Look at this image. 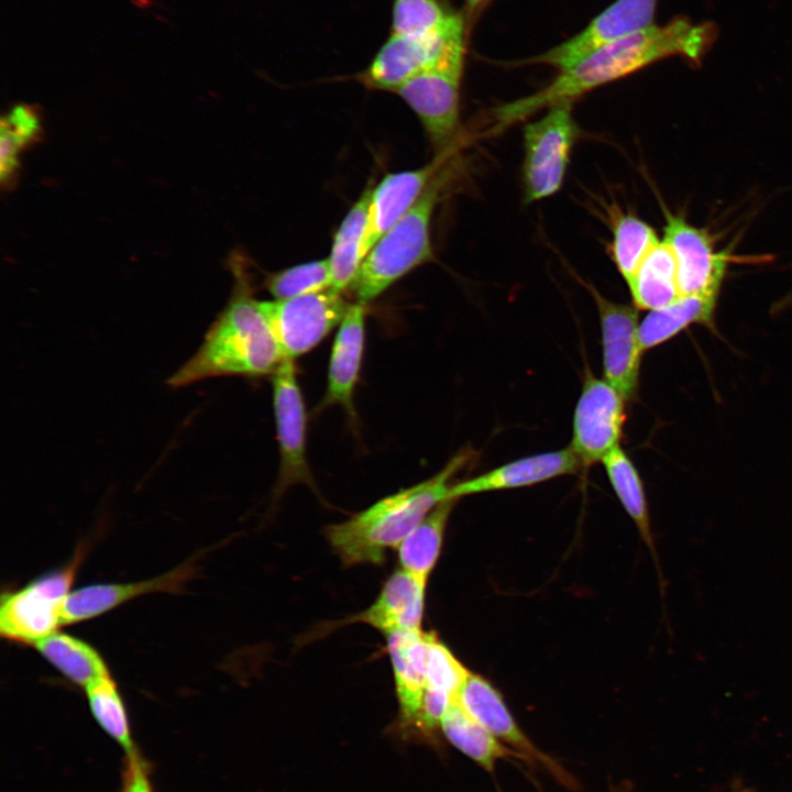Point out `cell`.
Returning <instances> with one entry per match:
<instances>
[{"mask_svg":"<svg viewBox=\"0 0 792 792\" xmlns=\"http://www.w3.org/2000/svg\"><path fill=\"white\" fill-rule=\"evenodd\" d=\"M718 28L712 21L692 23L675 18L604 45L560 74L546 87L494 110L492 133L528 116L572 101L602 85L628 76L663 58L679 55L697 65L712 48Z\"/></svg>","mask_w":792,"mask_h":792,"instance_id":"obj_1","label":"cell"},{"mask_svg":"<svg viewBox=\"0 0 792 792\" xmlns=\"http://www.w3.org/2000/svg\"><path fill=\"white\" fill-rule=\"evenodd\" d=\"M233 294L197 352L167 381L182 387L226 375H273L286 360L248 280L235 264Z\"/></svg>","mask_w":792,"mask_h":792,"instance_id":"obj_2","label":"cell"},{"mask_svg":"<svg viewBox=\"0 0 792 792\" xmlns=\"http://www.w3.org/2000/svg\"><path fill=\"white\" fill-rule=\"evenodd\" d=\"M475 452L459 451L436 475L388 495L351 518L330 525L326 537L343 565L382 564L386 551L402 541L440 503L451 499L454 474Z\"/></svg>","mask_w":792,"mask_h":792,"instance_id":"obj_3","label":"cell"},{"mask_svg":"<svg viewBox=\"0 0 792 792\" xmlns=\"http://www.w3.org/2000/svg\"><path fill=\"white\" fill-rule=\"evenodd\" d=\"M450 176L449 166L439 170L416 204L364 256L351 285L356 302L373 301L399 278L431 260V217Z\"/></svg>","mask_w":792,"mask_h":792,"instance_id":"obj_4","label":"cell"},{"mask_svg":"<svg viewBox=\"0 0 792 792\" xmlns=\"http://www.w3.org/2000/svg\"><path fill=\"white\" fill-rule=\"evenodd\" d=\"M85 553L84 546H79L66 564L41 574L20 588L2 593V638L33 646L63 626L64 603Z\"/></svg>","mask_w":792,"mask_h":792,"instance_id":"obj_5","label":"cell"},{"mask_svg":"<svg viewBox=\"0 0 792 792\" xmlns=\"http://www.w3.org/2000/svg\"><path fill=\"white\" fill-rule=\"evenodd\" d=\"M464 56L465 40L451 45L435 65L394 91L418 116L438 152L455 141Z\"/></svg>","mask_w":792,"mask_h":792,"instance_id":"obj_6","label":"cell"},{"mask_svg":"<svg viewBox=\"0 0 792 792\" xmlns=\"http://www.w3.org/2000/svg\"><path fill=\"white\" fill-rule=\"evenodd\" d=\"M579 130L572 101L548 108L524 128L522 184L526 202L554 195L562 186Z\"/></svg>","mask_w":792,"mask_h":792,"instance_id":"obj_7","label":"cell"},{"mask_svg":"<svg viewBox=\"0 0 792 792\" xmlns=\"http://www.w3.org/2000/svg\"><path fill=\"white\" fill-rule=\"evenodd\" d=\"M279 348L288 360L309 352L344 318L350 304L332 288L283 300H261Z\"/></svg>","mask_w":792,"mask_h":792,"instance_id":"obj_8","label":"cell"},{"mask_svg":"<svg viewBox=\"0 0 792 792\" xmlns=\"http://www.w3.org/2000/svg\"><path fill=\"white\" fill-rule=\"evenodd\" d=\"M272 387L280 454L274 494L279 496L295 484H306L316 490L306 452L307 413L294 360L286 359L275 371Z\"/></svg>","mask_w":792,"mask_h":792,"instance_id":"obj_9","label":"cell"},{"mask_svg":"<svg viewBox=\"0 0 792 792\" xmlns=\"http://www.w3.org/2000/svg\"><path fill=\"white\" fill-rule=\"evenodd\" d=\"M625 402L608 382L597 378L591 369H585L570 444L582 466L602 461L619 446L626 420Z\"/></svg>","mask_w":792,"mask_h":792,"instance_id":"obj_10","label":"cell"},{"mask_svg":"<svg viewBox=\"0 0 792 792\" xmlns=\"http://www.w3.org/2000/svg\"><path fill=\"white\" fill-rule=\"evenodd\" d=\"M585 286L598 310L604 378L625 400H632L638 393L639 371L644 353L638 338L637 308L606 299L588 283Z\"/></svg>","mask_w":792,"mask_h":792,"instance_id":"obj_11","label":"cell"},{"mask_svg":"<svg viewBox=\"0 0 792 792\" xmlns=\"http://www.w3.org/2000/svg\"><path fill=\"white\" fill-rule=\"evenodd\" d=\"M465 40V24L427 37L391 34L356 79L370 89L395 91L435 65L454 43Z\"/></svg>","mask_w":792,"mask_h":792,"instance_id":"obj_12","label":"cell"},{"mask_svg":"<svg viewBox=\"0 0 792 792\" xmlns=\"http://www.w3.org/2000/svg\"><path fill=\"white\" fill-rule=\"evenodd\" d=\"M657 0H616L580 33L532 58L568 69L597 48L653 25Z\"/></svg>","mask_w":792,"mask_h":792,"instance_id":"obj_13","label":"cell"},{"mask_svg":"<svg viewBox=\"0 0 792 792\" xmlns=\"http://www.w3.org/2000/svg\"><path fill=\"white\" fill-rule=\"evenodd\" d=\"M663 241L671 249L678 268L681 296L717 295L727 267V255L717 252L704 229L664 209Z\"/></svg>","mask_w":792,"mask_h":792,"instance_id":"obj_14","label":"cell"},{"mask_svg":"<svg viewBox=\"0 0 792 792\" xmlns=\"http://www.w3.org/2000/svg\"><path fill=\"white\" fill-rule=\"evenodd\" d=\"M454 146L439 153L432 162L413 170L386 175L372 189L361 260L374 244L416 204L431 179L451 157Z\"/></svg>","mask_w":792,"mask_h":792,"instance_id":"obj_15","label":"cell"},{"mask_svg":"<svg viewBox=\"0 0 792 792\" xmlns=\"http://www.w3.org/2000/svg\"><path fill=\"white\" fill-rule=\"evenodd\" d=\"M454 702L472 719L498 740L521 754L528 761L541 762L563 781L568 778L564 771L522 733L502 695L484 678L471 672L457 693Z\"/></svg>","mask_w":792,"mask_h":792,"instance_id":"obj_16","label":"cell"},{"mask_svg":"<svg viewBox=\"0 0 792 792\" xmlns=\"http://www.w3.org/2000/svg\"><path fill=\"white\" fill-rule=\"evenodd\" d=\"M194 574V563H185L160 576L130 583H96L72 591L63 607V625L90 619L119 605L152 592L177 593Z\"/></svg>","mask_w":792,"mask_h":792,"instance_id":"obj_17","label":"cell"},{"mask_svg":"<svg viewBox=\"0 0 792 792\" xmlns=\"http://www.w3.org/2000/svg\"><path fill=\"white\" fill-rule=\"evenodd\" d=\"M581 468L580 459L570 447L529 455L453 484L450 498L458 501L471 494L530 486L562 475L574 474Z\"/></svg>","mask_w":792,"mask_h":792,"instance_id":"obj_18","label":"cell"},{"mask_svg":"<svg viewBox=\"0 0 792 792\" xmlns=\"http://www.w3.org/2000/svg\"><path fill=\"white\" fill-rule=\"evenodd\" d=\"M426 585L427 582L400 568L389 575L369 608L337 624L362 623L385 635L397 630L421 629Z\"/></svg>","mask_w":792,"mask_h":792,"instance_id":"obj_19","label":"cell"},{"mask_svg":"<svg viewBox=\"0 0 792 792\" xmlns=\"http://www.w3.org/2000/svg\"><path fill=\"white\" fill-rule=\"evenodd\" d=\"M364 340L365 305L355 302L350 305L336 334L322 407L339 405L353 415V396L362 366Z\"/></svg>","mask_w":792,"mask_h":792,"instance_id":"obj_20","label":"cell"},{"mask_svg":"<svg viewBox=\"0 0 792 792\" xmlns=\"http://www.w3.org/2000/svg\"><path fill=\"white\" fill-rule=\"evenodd\" d=\"M403 719L417 723L427 686V642L422 629L386 634Z\"/></svg>","mask_w":792,"mask_h":792,"instance_id":"obj_21","label":"cell"},{"mask_svg":"<svg viewBox=\"0 0 792 792\" xmlns=\"http://www.w3.org/2000/svg\"><path fill=\"white\" fill-rule=\"evenodd\" d=\"M627 284L637 309H660L681 296L676 262L663 240L647 254Z\"/></svg>","mask_w":792,"mask_h":792,"instance_id":"obj_22","label":"cell"},{"mask_svg":"<svg viewBox=\"0 0 792 792\" xmlns=\"http://www.w3.org/2000/svg\"><path fill=\"white\" fill-rule=\"evenodd\" d=\"M717 295L680 296L670 305L650 310L639 326L642 352L664 343L692 323L712 322Z\"/></svg>","mask_w":792,"mask_h":792,"instance_id":"obj_23","label":"cell"},{"mask_svg":"<svg viewBox=\"0 0 792 792\" xmlns=\"http://www.w3.org/2000/svg\"><path fill=\"white\" fill-rule=\"evenodd\" d=\"M33 647L65 678L84 689L110 674L100 653L75 636L55 631Z\"/></svg>","mask_w":792,"mask_h":792,"instance_id":"obj_24","label":"cell"},{"mask_svg":"<svg viewBox=\"0 0 792 792\" xmlns=\"http://www.w3.org/2000/svg\"><path fill=\"white\" fill-rule=\"evenodd\" d=\"M457 499H448L428 516L397 547L400 568L427 582L441 553L446 528Z\"/></svg>","mask_w":792,"mask_h":792,"instance_id":"obj_25","label":"cell"},{"mask_svg":"<svg viewBox=\"0 0 792 792\" xmlns=\"http://www.w3.org/2000/svg\"><path fill=\"white\" fill-rule=\"evenodd\" d=\"M367 187L341 222L331 249L329 260L331 287L342 293L351 287L361 260V246L366 226L367 210L372 194Z\"/></svg>","mask_w":792,"mask_h":792,"instance_id":"obj_26","label":"cell"},{"mask_svg":"<svg viewBox=\"0 0 792 792\" xmlns=\"http://www.w3.org/2000/svg\"><path fill=\"white\" fill-rule=\"evenodd\" d=\"M440 726L454 747L486 771H493L496 762L504 758L526 759L472 719L455 702Z\"/></svg>","mask_w":792,"mask_h":792,"instance_id":"obj_27","label":"cell"},{"mask_svg":"<svg viewBox=\"0 0 792 792\" xmlns=\"http://www.w3.org/2000/svg\"><path fill=\"white\" fill-rule=\"evenodd\" d=\"M610 485L626 513L634 520L640 537L648 547L659 570V563L650 525L647 498L640 475L627 455L619 447H615L602 460Z\"/></svg>","mask_w":792,"mask_h":792,"instance_id":"obj_28","label":"cell"},{"mask_svg":"<svg viewBox=\"0 0 792 792\" xmlns=\"http://www.w3.org/2000/svg\"><path fill=\"white\" fill-rule=\"evenodd\" d=\"M608 211L613 232L610 254L618 272L628 283L660 240L654 230L635 215L624 213L617 207Z\"/></svg>","mask_w":792,"mask_h":792,"instance_id":"obj_29","label":"cell"},{"mask_svg":"<svg viewBox=\"0 0 792 792\" xmlns=\"http://www.w3.org/2000/svg\"><path fill=\"white\" fill-rule=\"evenodd\" d=\"M464 24L460 13L443 8L439 0H393L391 34L427 37Z\"/></svg>","mask_w":792,"mask_h":792,"instance_id":"obj_30","label":"cell"},{"mask_svg":"<svg viewBox=\"0 0 792 792\" xmlns=\"http://www.w3.org/2000/svg\"><path fill=\"white\" fill-rule=\"evenodd\" d=\"M89 710L101 727L127 754L136 749L128 712L116 681L110 674L85 688Z\"/></svg>","mask_w":792,"mask_h":792,"instance_id":"obj_31","label":"cell"},{"mask_svg":"<svg viewBox=\"0 0 792 792\" xmlns=\"http://www.w3.org/2000/svg\"><path fill=\"white\" fill-rule=\"evenodd\" d=\"M331 287L329 260H318L288 267L271 275L266 288L277 300L295 298Z\"/></svg>","mask_w":792,"mask_h":792,"instance_id":"obj_32","label":"cell"},{"mask_svg":"<svg viewBox=\"0 0 792 792\" xmlns=\"http://www.w3.org/2000/svg\"><path fill=\"white\" fill-rule=\"evenodd\" d=\"M38 131L35 113L25 106L14 107L1 121L0 174L1 179L10 177L18 166L19 151Z\"/></svg>","mask_w":792,"mask_h":792,"instance_id":"obj_33","label":"cell"},{"mask_svg":"<svg viewBox=\"0 0 792 792\" xmlns=\"http://www.w3.org/2000/svg\"><path fill=\"white\" fill-rule=\"evenodd\" d=\"M427 686L451 694L454 698L470 671L439 640L435 632H426Z\"/></svg>","mask_w":792,"mask_h":792,"instance_id":"obj_34","label":"cell"},{"mask_svg":"<svg viewBox=\"0 0 792 792\" xmlns=\"http://www.w3.org/2000/svg\"><path fill=\"white\" fill-rule=\"evenodd\" d=\"M120 792H154L150 766L138 749L125 755Z\"/></svg>","mask_w":792,"mask_h":792,"instance_id":"obj_35","label":"cell"},{"mask_svg":"<svg viewBox=\"0 0 792 792\" xmlns=\"http://www.w3.org/2000/svg\"><path fill=\"white\" fill-rule=\"evenodd\" d=\"M453 703L454 697L451 694L426 688L416 724L427 729L440 726Z\"/></svg>","mask_w":792,"mask_h":792,"instance_id":"obj_36","label":"cell"},{"mask_svg":"<svg viewBox=\"0 0 792 792\" xmlns=\"http://www.w3.org/2000/svg\"><path fill=\"white\" fill-rule=\"evenodd\" d=\"M484 0H465L469 13H473Z\"/></svg>","mask_w":792,"mask_h":792,"instance_id":"obj_37","label":"cell"},{"mask_svg":"<svg viewBox=\"0 0 792 792\" xmlns=\"http://www.w3.org/2000/svg\"><path fill=\"white\" fill-rule=\"evenodd\" d=\"M791 305H792V290L785 296L784 299L781 300L780 305L777 308L783 309Z\"/></svg>","mask_w":792,"mask_h":792,"instance_id":"obj_38","label":"cell"}]
</instances>
